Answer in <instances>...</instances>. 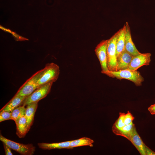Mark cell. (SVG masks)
Instances as JSON below:
<instances>
[{"mask_svg":"<svg viewBox=\"0 0 155 155\" xmlns=\"http://www.w3.org/2000/svg\"><path fill=\"white\" fill-rule=\"evenodd\" d=\"M148 110L151 115H155V104L149 107Z\"/></svg>","mask_w":155,"mask_h":155,"instance_id":"obj_26","label":"cell"},{"mask_svg":"<svg viewBox=\"0 0 155 155\" xmlns=\"http://www.w3.org/2000/svg\"><path fill=\"white\" fill-rule=\"evenodd\" d=\"M53 84V82H49L40 86L25 98L21 105L25 106L31 103L38 102L45 98L50 92Z\"/></svg>","mask_w":155,"mask_h":155,"instance_id":"obj_5","label":"cell"},{"mask_svg":"<svg viewBox=\"0 0 155 155\" xmlns=\"http://www.w3.org/2000/svg\"><path fill=\"white\" fill-rule=\"evenodd\" d=\"M117 32L108 39L107 48V64L108 69L111 71H117V55L116 42Z\"/></svg>","mask_w":155,"mask_h":155,"instance_id":"obj_4","label":"cell"},{"mask_svg":"<svg viewBox=\"0 0 155 155\" xmlns=\"http://www.w3.org/2000/svg\"><path fill=\"white\" fill-rule=\"evenodd\" d=\"M133 56L125 50L117 58V71L128 69Z\"/></svg>","mask_w":155,"mask_h":155,"instance_id":"obj_11","label":"cell"},{"mask_svg":"<svg viewBox=\"0 0 155 155\" xmlns=\"http://www.w3.org/2000/svg\"><path fill=\"white\" fill-rule=\"evenodd\" d=\"M16 127V134L20 138H23L29 131L27 120L25 116L20 118L15 123Z\"/></svg>","mask_w":155,"mask_h":155,"instance_id":"obj_15","label":"cell"},{"mask_svg":"<svg viewBox=\"0 0 155 155\" xmlns=\"http://www.w3.org/2000/svg\"><path fill=\"white\" fill-rule=\"evenodd\" d=\"M134 119V117L129 111H128L127 113L125 114L123 121L125 125H129L132 123Z\"/></svg>","mask_w":155,"mask_h":155,"instance_id":"obj_22","label":"cell"},{"mask_svg":"<svg viewBox=\"0 0 155 155\" xmlns=\"http://www.w3.org/2000/svg\"><path fill=\"white\" fill-rule=\"evenodd\" d=\"M94 141L88 137H82L80 139L71 140L70 146L72 149L74 147L83 146H89L90 147L93 146V144Z\"/></svg>","mask_w":155,"mask_h":155,"instance_id":"obj_17","label":"cell"},{"mask_svg":"<svg viewBox=\"0 0 155 155\" xmlns=\"http://www.w3.org/2000/svg\"><path fill=\"white\" fill-rule=\"evenodd\" d=\"M42 71L43 69L33 74L20 87L13 98L27 97L39 87L37 82Z\"/></svg>","mask_w":155,"mask_h":155,"instance_id":"obj_3","label":"cell"},{"mask_svg":"<svg viewBox=\"0 0 155 155\" xmlns=\"http://www.w3.org/2000/svg\"><path fill=\"white\" fill-rule=\"evenodd\" d=\"M125 137L131 142L141 155H146L145 152L146 145L137 133L135 126Z\"/></svg>","mask_w":155,"mask_h":155,"instance_id":"obj_9","label":"cell"},{"mask_svg":"<svg viewBox=\"0 0 155 155\" xmlns=\"http://www.w3.org/2000/svg\"><path fill=\"white\" fill-rule=\"evenodd\" d=\"M125 114L124 113H119V117L113 124L112 128L119 129L125 125L123 121V117Z\"/></svg>","mask_w":155,"mask_h":155,"instance_id":"obj_20","label":"cell"},{"mask_svg":"<svg viewBox=\"0 0 155 155\" xmlns=\"http://www.w3.org/2000/svg\"><path fill=\"white\" fill-rule=\"evenodd\" d=\"M5 151V154L6 155H12L13 153L11 151V149L5 144L3 143Z\"/></svg>","mask_w":155,"mask_h":155,"instance_id":"obj_24","label":"cell"},{"mask_svg":"<svg viewBox=\"0 0 155 155\" xmlns=\"http://www.w3.org/2000/svg\"><path fill=\"white\" fill-rule=\"evenodd\" d=\"M126 26L125 24L117 32L116 42L117 58L125 49V34Z\"/></svg>","mask_w":155,"mask_h":155,"instance_id":"obj_12","label":"cell"},{"mask_svg":"<svg viewBox=\"0 0 155 155\" xmlns=\"http://www.w3.org/2000/svg\"><path fill=\"white\" fill-rule=\"evenodd\" d=\"M110 77L116 78L120 80L123 79H126L133 82L137 86L142 85L144 79L140 73L137 71L129 69L120 70L117 71L108 70L103 73Z\"/></svg>","mask_w":155,"mask_h":155,"instance_id":"obj_1","label":"cell"},{"mask_svg":"<svg viewBox=\"0 0 155 155\" xmlns=\"http://www.w3.org/2000/svg\"><path fill=\"white\" fill-rule=\"evenodd\" d=\"M26 97L20 96L12 98L0 110V112L7 111L11 112L13 109L21 106Z\"/></svg>","mask_w":155,"mask_h":155,"instance_id":"obj_16","label":"cell"},{"mask_svg":"<svg viewBox=\"0 0 155 155\" xmlns=\"http://www.w3.org/2000/svg\"><path fill=\"white\" fill-rule=\"evenodd\" d=\"M135 126V124L132 122L129 125H125L121 128H112V131L116 135L125 137L130 132Z\"/></svg>","mask_w":155,"mask_h":155,"instance_id":"obj_18","label":"cell"},{"mask_svg":"<svg viewBox=\"0 0 155 155\" xmlns=\"http://www.w3.org/2000/svg\"><path fill=\"white\" fill-rule=\"evenodd\" d=\"M0 28L5 31H6L11 34L15 40L16 41H21L28 40L27 38L17 34L15 32L12 31L2 26H0Z\"/></svg>","mask_w":155,"mask_h":155,"instance_id":"obj_21","label":"cell"},{"mask_svg":"<svg viewBox=\"0 0 155 155\" xmlns=\"http://www.w3.org/2000/svg\"><path fill=\"white\" fill-rule=\"evenodd\" d=\"M145 152L146 155H155V152L146 145L145 147Z\"/></svg>","mask_w":155,"mask_h":155,"instance_id":"obj_25","label":"cell"},{"mask_svg":"<svg viewBox=\"0 0 155 155\" xmlns=\"http://www.w3.org/2000/svg\"><path fill=\"white\" fill-rule=\"evenodd\" d=\"M151 56L150 53H141L133 56L128 69L135 71L143 65H149L151 61Z\"/></svg>","mask_w":155,"mask_h":155,"instance_id":"obj_8","label":"cell"},{"mask_svg":"<svg viewBox=\"0 0 155 155\" xmlns=\"http://www.w3.org/2000/svg\"><path fill=\"white\" fill-rule=\"evenodd\" d=\"M0 140L8 146L11 149L23 155H32L35 151L36 148L32 144H24L16 142L7 139L1 134Z\"/></svg>","mask_w":155,"mask_h":155,"instance_id":"obj_6","label":"cell"},{"mask_svg":"<svg viewBox=\"0 0 155 155\" xmlns=\"http://www.w3.org/2000/svg\"><path fill=\"white\" fill-rule=\"evenodd\" d=\"M125 24L126 32L125 34V49L128 53L133 56L140 54L132 40L130 27L127 22Z\"/></svg>","mask_w":155,"mask_h":155,"instance_id":"obj_10","label":"cell"},{"mask_svg":"<svg viewBox=\"0 0 155 155\" xmlns=\"http://www.w3.org/2000/svg\"><path fill=\"white\" fill-rule=\"evenodd\" d=\"M60 73L59 66L51 63L46 64L43 69V71L38 79L37 83L39 86L49 83L56 82Z\"/></svg>","mask_w":155,"mask_h":155,"instance_id":"obj_2","label":"cell"},{"mask_svg":"<svg viewBox=\"0 0 155 155\" xmlns=\"http://www.w3.org/2000/svg\"><path fill=\"white\" fill-rule=\"evenodd\" d=\"M38 102L31 103L26 106L25 116L27 120L28 131L33 122L34 115L38 107Z\"/></svg>","mask_w":155,"mask_h":155,"instance_id":"obj_14","label":"cell"},{"mask_svg":"<svg viewBox=\"0 0 155 155\" xmlns=\"http://www.w3.org/2000/svg\"><path fill=\"white\" fill-rule=\"evenodd\" d=\"M70 142L71 141H69L56 143H38V146L40 148L44 150H50L55 149H72L70 146Z\"/></svg>","mask_w":155,"mask_h":155,"instance_id":"obj_13","label":"cell"},{"mask_svg":"<svg viewBox=\"0 0 155 155\" xmlns=\"http://www.w3.org/2000/svg\"><path fill=\"white\" fill-rule=\"evenodd\" d=\"M8 120H12L11 113L7 111L0 112V122Z\"/></svg>","mask_w":155,"mask_h":155,"instance_id":"obj_23","label":"cell"},{"mask_svg":"<svg viewBox=\"0 0 155 155\" xmlns=\"http://www.w3.org/2000/svg\"><path fill=\"white\" fill-rule=\"evenodd\" d=\"M21 105L16 107L11 112L12 120L16 123L21 117L25 116L26 108Z\"/></svg>","mask_w":155,"mask_h":155,"instance_id":"obj_19","label":"cell"},{"mask_svg":"<svg viewBox=\"0 0 155 155\" xmlns=\"http://www.w3.org/2000/svg\"><path fill=\"white\" fill-rule=\"evenodd\" d=\"M108 42V39L102 40L97 45L94 50L100 63L102 73L108 70L107 64V48Z\"/></svg>","mask_w":155,"mask_h":155,"instance_id":"obj_7","label":"cell"}]
</instances>
